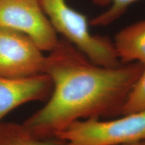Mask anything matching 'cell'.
<instances>
[{"label": "cell", "instance_id": "277c9868", "mask_svg": "<svg viewBox=\"0 0 145 145\" xmlns=\"http://www.w3.org/2000/svg\"><path fill=\"white\" fill-rule=\"evenodd\" d=\"M0 27L24 34L43 52H51L60 41L40 0H0Z\"/></svg>", "mask_w": 145, "mask_h": 145}, {"label": "cell", "instance_id": "30bf717a", "mask_svg": "<svg viewBox=\"0 0 145 145\" xmlns=\"http://www.w3.org/2000/svg\"><path fill=\"white\" fill-rule=\"evenodd\" d=\"M142 110H145V66L127 97L121 116Z\"/></svg>", "mask_w": 145, "mask_h": 145}, {"label": "cell", "instance_id": "3957f363", "mask_svg": "<svg viewBox=\"0 0 145 145\" xmlns=\"http://www.w3.org/2000/svg\"><path fill=\"white\" fill-rule=\"evenodd\" d=\"M55 137L65 145H117L145 141V110L116 119L76 121Z\"/></svg>", "mask_w": 145, "mask_h": 145}, {"label": "cell", "instance_id": "9c48e42d", "mask_svg": "<svg viewBox=\"0 0 145 145\" xmlns=\"http://www.w3.org/2000/svg\"><path fill=\"white\" fill-rule=\"evenodd\" d=\"M138 0H92L93 3L98 6L109 8L104 12L95 16L89 22L93 26H106L110 24L120 17L130 5Z\"/></svg>", "mask_w": 145, "mask_h": 145}, {"label": "cell", "instance_id": "8fae6325", "mask_svg": "<svg viewBox=\"0 0 145 145\" xmlns=\"http://www.w3.org/2000/svg\"><path fill=\"white\" fill-rule=\"evenodd\" d=\"M117 145H145V141H140V142L127 143V144H117Z\"/></svg>", "mask_w": 145, "mask_h": 145}, {"label": "cell", "instance_id": "ba28073f", "mask_svg": "<svg viewBox=\"0 0 145 145\" xmlns=\"http://www.w3.org/2000/svg\"><path fill=\"white\" fill-rule=\"evenodd\" d=\"M0 145H65V142L56 137H40L23 123L2 122L0 124Z\"/></svg>", "mask_w": 145, "mask_h": 145}, {"label": "cell", "instance_id": "52a82bcc", "mask_svg": "<svg viewBox=\"0 0 145 145\" xmlns=\"http://www.w3.org/2000/svg\"><path fill=\"white\" fill-rule=\"evenodd\" d=\"M113 43L121 63H139L145 66V20L121 30Z\"/></svg>", "mask_w": 145, "mask_h": 145}, {"label": "cell", "instance_id": "5b68a950", "mask_svg": "<svg viewBox=\"0 0 145 145\" xmlns=\"http://www.w3.org/2000/svg\"><path fill=\"white\" fill-rule=\"evenodd\" d=\"M46 56L24 34L0 27V76L24 77L44 73Z\"/></svg>", "mask_w": 145, "mask_h": 145}, {"label": "cell", "instance_id": "6da1fadb", "mask_svg": "<svg viewBox=\"0 0 145 145\" xmlns=\"http://www.w3.org/2000/svg\"><path fill=\"white\" fill-rule=\"evenodd\" d=\"M143 69L139 63L101 66L60 39L45 61L44 73L52 81L51 93L23 124L40 137H54L76 121L121 116Z\"/></svg>", "mask_w": 145, "mask_h": 145}, {"label": "cell", "instance_id": "7a4b0ae2", "mask_svg": "<svg viewBox=\"0 0 145 145\" xmlns=\"http://www.w3.org/2000/svg\"><path fill=\"white\" fill-rule=\"evenodd\" d=\"M42 8L57 34L76 47L91 61L104 67L120 65L113 42L91 32L88 18L67 0H40Z\"/></svg>", "mask_w": 145, "mask_h": 145}, {"label": "cell", "instance_id": "8992f818", "mask_svg": "<svg viewBox=\"0 0 145 145\" xmlns=\"http://www.w3.org/2000/svg\"><path fill=\"white\" fill-rule=\"evenodd\" d=\"M52 89V81L45 73L24 77L0 76V124L18 107L48 99Z\"/></svg>", "mask_w": 145, "mask_h": 145}]
</instances>
